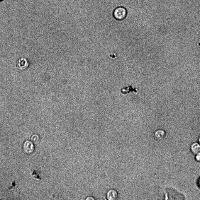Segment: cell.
I'll return each mask as SVG.
<instances>
[{"label": "cell", "instance_id": "cell-10", "mask_svg": "<svg viewBox=\"0 0 200 200\" xmlns=\"http://www.w3.org/2000/svg\"><path fill=\"white\" fill-rule=\"evenodd\" d=\"M198 184L200 187V177L199 179L198 180Z\"/></svg>", "mask_w": 200, "mask_h": 200}, {"label": "cell", "instance_id": "cell-11", "mask_svg": "<svg viewBox=\"0 0 200 200\" xmlns=\"http://www.w3.org/2000/svg\"><path fill=\"white\" fill-rule=\"evenodd\" d=\"M198 143H199L200 144V135L199 136L198 139Z\"/></svg>", "mask_w": 200, "mask_h": 200}, {"label": "cell", "instance_id": "cell-5", "mask_svg": "<svg viewBox=\"0 0 200 200\" xmlns=\"http://www.w3.org/2000/svg\"><path fill=\"white\" fill-rule=\"evenodd\" d=\"M118 196L117 191L114 189L109 190L107 193L106 198L109 200H115L117 199Z\"/></svg>", "mask_w": 200, "mask_h": 200}, {"label": "cell", "instance_id": "cell-8", "mask_svg": "<svg viewBox=\"0 0 200 200\" xmlns=\"http://www.w3.org/2000/svg\"><path fill=\"white\" fill-rule=\"evenodd\" d=\"M195 159L197 162H200V152L195 155Z\"/></svg>", "mask_w": 200, "mask_h": 200}, {"label": "cell", "instance_id": "cell-4", "mask_svg": "<svg viewBox=\"0 0 200 200\" xmlns=\"http://www.w3.org/2000/svg\"><path fill=\"white\" fill-rule=\"evenodd\" d=\"M29 65V62L25 58L21 57L18 59L16 62V66L20 70L26 69Z\"/></svg>", "mask_w": 200, "mask_h": 200}, {"label": "cell", "instance_id": "cell-3", "mask_svg": "<svg viewBox=\"0 0 200 200\" xmlns=\"http://www.w3.org/2000/svg\"><path fill=\"white\" fill-rule=\"evenodd\" d=\"M167 135L166 131L164 129H160L157 130L154 132V137L158 141H161L164 139Z\"/></svg>", "mask_w": 200, "mask_h": 200}, {"label": "cell", "instance_id": "cell-2", "mask_svg": "<svg viewBox=\"0 0 200 200\" xmlns=\"http://www.w3.org/2000/svg\"><path fill=\"white\" fill-rule=\"evenodd\" d=\"M22 148L24 153L28 155L32 154L34 150V147L33 143L28 140L24 143Z\"/></svg>", "mask_w": 200, "mask_h": 200}, {"label": "cell", "instance_id": "cell-12", "mask_svg": "<svg viewBox=\"0 0 200 200\" xmlns=\"http://www.w3.org/2000/svg\"><path fill=\"white\" fill-rule=\"evenodd\" d=\"M2 0H0V1H2Z\"/></svg>", "mask_w": 200, "mask_h": 200}, {"label": "cell", "instance_id": "cell-9", "mask_svg": "<svg viewBox=\"0 0 200 200\" xmlns=\"http://www.w3.org/2000/svg\"><path fill=\"white\" fill-rule=\"evenodd\" d=\"M86 199L87 200H94V199L92 197H88V198H87Z\"/></svg>", "mask_w": 200, "mask_h": 200}, {"label": "cell", "instance_id": "cell-1", "mask_svg": "<svg viewBox=\"0 0 200 200\" xmlns=\"http://www.w3.org/2000/svg\"><path fill=\"white\" fill-rule=\"evenodd\" d=\"M127 14L126 9L122 7H118L114 10L113 15L114 18L117 21H121L126 18Z\"/></svg>", "mask_w": 200, "mask_h": 200}, {"label": "cell", "instance_id": "cell-7", "mask_svg": "<svg viewBox=\"0 0 200 200\" xmlns=\"http://www.w3.org/2000/svg\"><path fill=\"white\" fill-rule=\"evenodd\" d=\"M39 137L38 135L37 134L33 135L31 137V141L34 143H37L39 141Z\"/></svg>", "mask_w": 200, "mask_h": 200}, {"label": "cell", "instance_id": "cell-6", "mask_svg": "<svg viewBox=\"0 0 200 200\" xmlns=\"http://www.w3.org/2000/svg\"><path fill=\"white\" fill-rule=\"evenodd\" d=\"M190 150L191 153L194 155L200 152V144L198 142H194L191 145Z\"/></svg>", "mask_w": 200, "mask_h": 200}]
</instances>
